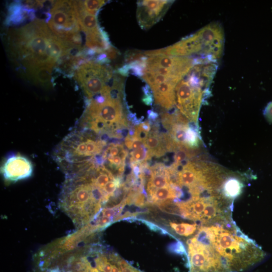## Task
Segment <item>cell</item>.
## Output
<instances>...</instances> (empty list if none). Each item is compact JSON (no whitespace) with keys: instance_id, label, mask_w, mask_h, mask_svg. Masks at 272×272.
<instances>
[{"instance_id":"cell-10","label":"cell","mask_w":272,"mask_h":272,"mask_svg":"<svg viewBox=\"0 0 272 272\" xmlns=\"http://www.w3.org/2000/svg\"><path fill=\"white\" fill-rule=\"evenodd\" d=\"M172 1H140L137 3V18L140 26L147 29L153 26L164 16Z\"/></svg>"},{"instance_id":"cell-1","label":"cell","mask_w":272,"mask_h":272,"mask_svg":"<svg viewBox=\"0 0 272 272\" xmlns=\"http://www.w3.org/2000/svg\"><path fill=\"white\" fill-rule=\"evenodd\" d=\"M72 49L40 19L11 30L9 34L10 53L24 69L43 65L53 68Z\"/></svg>"},{"instance_id":"cell-18","label":"cell","mask_w":272,"mask_h":272,"mask_svg":"<svg viewBox=\"0 0 272 272\" xmlns=\"http://www.w3.org/2000/svg\"><path fill=\"white\" fill-rule=\"evenodd\" d=\"M84 8L89 13L95 15L99 9L106 3V1H81Z\"/></svg>"},{"instance_id":"cell-3","label":"cell","mask_w":272,"mask_h":272,"mask_svg":"<svg viewBox=\"0 0 272 272\" xmlns=\"http://www.w3.org/2000/svg\"><path fill=\"white\" fill-rule=\"evenodd\" d=\"M80 123L81 128L90 129L100 135L107 134L110 139L115 138L117 130L129 127L120 97L112 92L88 100Z\"/></svg>"},{"instance_id":"cell-2","label":"cell","mask_w":272,"mask_h":272,"mask_svg":"<svg viewBox=\"0 0 272 272\" xmlns=\"http://www.w3.org/2000/svg\"><path fill=\"white\" fill-rule=\"evenodd\" d=\"M199 230L227 272L244 271L261 261L265 256L261 247L244 234L233 221L201 225Z\"/></svg>"},{"instance_id":"cell-21","label":"cell","mask_w":272,"mask_h":272,"mask_svg":"<svg viewBox=\"0 0 272 272\" xmlns=\"http://www.w3.org/2000/svg\"><path fill=\"white\" fill-rule=\"evenodd\" d=\"M136 126L140 129L147 133H149L151 129V125L149 121H146Z\"/></svg>"},{"instance_id":"cell-13","label":"cell","mask_w":272,"mask_h":272,"mask_svg":"<svg viewBox=\"0 0 272 272\" xmlns=\"http://www.w3.org/2000/svg\"><path fill=\"white\" fill-rule=\"evenodd\" d=\"M52 67L46 66H38L24 69L25 77L37 85L44 87L52 86Z\"/></svg>"},{"instance_id":"cell-11","label":"cell","mask_w":272,"mask_h":272,"mask_svg":"<svg viewBox=\"0 0 272 272\" xmlns=\"http://www.w3.org/2000/svg\"><path fill=\"white\" fill-rule=\"evenodd\" d=\"M33 171L31 162L26 157L19 154L9 156L1 168L5 180L11 182L30 177Z\"/></svg>"},{"instance_id":"cell-7","label":"cell","mask_w":272,"mask_h":272,"mask_svg":"<svg viewBox=\"0 0 272 272\" xmlns=\"http://www.w3.org/2000/svg\"><path fill=\"white\" fill-rule=\"evenodd\" d=\"M207 92L194 78L187 74L175 86V105L190 122L197 123L200 106Z\"/></svg>"},{"instance_id":"cell-22","label":"cell","mask_w":272,"mask_h":272,"mask_svg":"<svg viewBox=\"0 0 272 272\" xmlns=\"http://www.w3.org/2000/svg\"><path fill=\"white\" fill-rule=\"evenodd\" d=\"M158 116V114L153 110H149L148 111V118L150 123L152 122H155Z\"/></svg>"},{"instance_id":"cell-12","label":"cell","mask_w":272,"mask_h":272,"mask_svg":"<svg viewBox=\"0 0 272 272\" xmlns=\"http://www.w3.org/2000/svg\"><path fill=\"white\" fill-rule=\"evenodd\" d=\"M177 83L168 82L151 88L156 104L170 110L175 105V88Z\"/></svg>"},{"instance_id":"cell-8","label":"cell","mask_w":272,"mask_h":272,"mask_svg":"<svg viewBox=\"0 0 272 272\" xmlns=\"http://www.w3.org/2000/svg\"><path fill=\"white\" fill-rule=\"evenodd\" d=\"M189 272H227L205 236L199 231L187 241Z\"/></svg>"},{"instance_id":"cell-6","label":"cell","mask_w":272,"mask_h":272,"mask_svg":"<svg viewBox=\"0 0 272 272\" xmlns=\"http://www.w3.org/2000/svg\"><path fill=\"white\" fill-rule=\"evenodd\" d=\"M113 77L112 71L98 62L93 61L81 63L75 72V77L88 100L109 93L112 87L108 85Z\"/></svg>"},{"instance_id":"cell-15","label":"cell","mask_w":272,"mask_h":272,"mask_svg":"<svg viewBox=\"0 0 272 272\" xmlns=\"http://www.w3.org/2000/svg\"><path fill=\"white\" fill-rule=\"evenodd\" d=\"M243 187L240 179L237 177L230 176L225 182L222 188L224 195L233 200L239 195Z\"/></svg>"},{"instance_id":"cell-19","label":"cell","mask_w":272,"mask_h":272,"mask_svg":"<svg viewBox=\"0 0 272 272\" xmlns=\"http://www.w3.org/2000/svg\"><path fill=\"white\" fill-rule=\"evenodd\" d=\"M119 209L117 207L112 208H105L102 211V216L107 217L112 220V218L115 216L117 209Z\"/></svg>"},{"instance_id":"cell-16","label":"cell","mask_w":272,"mask_h":272,"mask_svg":"<svg viewBox=\"0 0 272 272\" xmlns=\"http://www.w3.org/2000/svg\"><path fill=\"white\" fill-rule=\"evenodd\" d=\"M170 226L177 234L184 237L191 236L197 231L199 227L197 228V225L195 223H187L170 222Z\"/></svg>"},{"instance_id":"cell-4","label":"cell","mask_w":272,"mask_h":272,"mask_svg":"<svg viewBox=\"0 0 272 272\" xmlns=\"http://www.w3.org/2000/svg\"><path fill=\"white\" fill-rule=\"evenodd\" d=\"M59 205L79 227L86 224L101 207L93 198L91 183L83 171L66 174Z\"/></svg>"},{"instance_id":"cell-9","label":"cell","mask_w":272,"mask_h":272,"mask_svg":"<svg viewBox=\"0 0 272 272\" xmlns=\"http://www.w3.org/2000/svg\"><path fill=\"white\" fill-rule=\"evenodd\" d=\"M202 46V58L217 62L222 55L224 35L221 25L213 23L196 32Z\"/></svg>"},{"instance_id":"cell-17","label":"cell","mask_w":272,"mask_h":272,"mask_svg":"<svg viewBox=\"0 0 272 272\" xmlns=\"http://www.w3.org/2000/svg\"><path fill=\"white\" fill-rule=\"evenodd\" d=\"M130 163H136L138 164H142L147 162L150 160V156L148 150L145 145L131 150L130 152Z\"/></svg>"},{"instance_id":"cell-5","label":"cell","mask_w":272,"mask_h":272,"mask_svg":"<svg viewBox=\"0 0 272 272\" xmlns=\"http://www.w3.org/2000/svg\"><path fill=\"white\" fill-rule=\"evenodd\" d=\"M52 6L46 21L51 31L73 47L84 49L77 1H53Z\"/></svg>"},{"instance_id":"cell-14","label":"cell","mask_w":272,"mask_h":272,"mask_svg":"<svg viewBox=\"0 0 272 272\" xmlns=\"http://www.w3.org/2000/svg\"><path fill=\"white\" fill-rule=\"evenodd\" d=\"M77 6L80 24L86 36L101 32L102 30L99 27L96 16L88 12L83 7L81 1H77Z\"/></svg>"},{"instance_id":"cell-20","label":"cell","mask_w":272,"mask_h":272,"mask_svg":"<svg viewBox=\"0 0 272 272\" xmlns=\"http://www.w3.org/2000/svg\"><path fill=\"white\" fill-rule=\"evenodd\" d=\"M263 114L266 119L272 123V101L269 102L265 107Z\"/></svg>"}]
</instances>
